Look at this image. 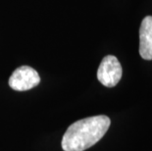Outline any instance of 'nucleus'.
<instances>
[{"instance_id": "f257e3e1", "label": "nucleus", "mask_w": 152, "mask_h": 151, "mask_svg": "<svg viewBox=\"0 0 152 151\" xmlns=\"http://www.w3.org/2000/svg\"><path fill=\"white\" fill-rule=\"evenodd\" d=\"M111 124L109 117L98 115L75 122L64 133L61 146L64 151H85L104 136Z\"/></svg>"}, {"instance_id": "f03ea898", "label": "nucleus", "mask_w": 152, "mask_h": 151, "mask_svg": "<svg viewBox=\"0 0 152 151\" xmlns=\"http://www.w3.org/2000/svg\"><path fill=\"white\" fill-rule=\"evenodd\" d=\"M122 66L113 55L105 56L97 70V79L106 88H114L122 78Z\"/></svg>"}, {"instance_id": "7ed1b4c3", "label": "nucleus", "mask_w": 152, "mask_h": 151, "mask_svg": "<svg viewBox=\"0 0 152 151\" xmlns=\"http://www.w3.org/2000/svg\"><path fill=\"white\" fill-rule=\"evenodd\" d=\"M40 77L34 68L30 66H21L16 69L9 79V85L17 91H26L38 85Z\"/></svg>"}, {"instance_id": "20e7f679", "label": "nucleus", "mask_w": 152, "mask_h": 151, "mask_svg": "<svg viewBox=\"0 0 152 151\" xmlns=\"http://www.w3.org/2000/svg\"><path fill=\"white\" fill-rule=\"evenodd\" d=\"M140 54L144 60H152V16L141 22L140 28Z\"/></svg>"}]
</instances>
